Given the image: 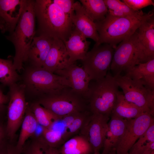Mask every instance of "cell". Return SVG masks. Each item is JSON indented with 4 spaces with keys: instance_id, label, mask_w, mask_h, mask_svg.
I'll return each instance as SVG.
<instances>
[{
    "instance_id": "8fae6325",
    "label": "cell",
    "mask_w": 154,
    "mask_h": 154,
    "mask_svg": "<svg viewBox=\"0 0 154 154\" xmlns=\"http://www.w3.org/2000/svg\"><path fill=\"white\" fill-rule=\"evenodd\" d=\"M153 121V116L147 112L143 113L135 118L128 119L125 133L116 148V154L128 153L136 141Z\"/></svg>"
},
{
    "instance_id": "f546056e",
    "label": "cell",
    "mask_w": 154,
    "mask_h": 154,
    "mask_svg": "<svg viewBox=\"0 0 154 154\" xmlns=\"http://www.w3.org/2000/svg\"><path fill=\"white\" fill-rule=\"evenodd\" d=\"M138 140L129 149V154H142L147 144L154 142V121Z\"/></svg>"
},
{
    "instance_id": "83f0119b",
    "label": "cell",
    "mask_w": 154,
    "mask_h": 154,
    "mask_svg": "<svg viewBox=\"0 0 154 154\" xmlns=\"http://www.w3.org/2000/svg\"><path fill=\"white\" fill-rule=\"evenodd\" d=\"M111 119L108 125L112 134L114 148H116L124 134L127 126L128 119L119 117L111 114Z\"/></svg>"
},
{
    "instance_id": "e0dca14e",
    "label": "cell",
    "mask_w": 154,
    "mask_h": 154,
    "mask_svg": "<svg viewBox=\"0 0 154 154\" xmlns=\"http://www.w3.org/2000/svg\"><path fill=\"white\" fill-rule=\"evenodd\" d=\"M69 58L63 41L54 38L42 68L54 73L68 65Z\"/></svg>"
},
{
    "instance_id": "4dcf8cb0",
    "label": "cell",
    "mask_w": 154,
    "mask_h": 154,
    "mask_svg": "<svg viewBox=\"0 0 154 154\" xmlns=\"http://www.w3.org/2000/svg\"><path fill=\"white\" fill-rule=\"evenodd\" d=\"M108 10L118 9L129 16H137L143 13L142 10L135 11L119 0H104Z\"/></svg>"
},
{
    "instance_id": "4316f807",
    "label": "cell",
    "mask_w": 154,
    "mask_h": 154,
    "mask_svg": "<svg viewBox=\"0 0 154 154\" xmlns=\"http://www.w3.org/2000/svg\"><path fill=\"white\" fill-rule=\"evenodd\" d=\"M20 79L11 59L0 58V82L9 87Z\"/></svg>"
},
{
    "instance_id": "4fadbf2b",
    "label": "cell",
    "mask_w": 154,
    "mask_h": 154,
    "mask_svg": "<svg viewBox=\"0 0 154 154\" xmlns=\"http://www.w3.org/2000/svg\"><path fill=\"white\" fill-rule=\"evenodd\" d=\"M137 53L140 63L154 59L153 15L143 22L136 31Z\"/></svg>"
},
{
    "instance_id": "d6a6232c",
    "label": "cell",
    "mask_w": 154,
    "mask_h": 154,
    "mask_svg": "<svg viewBox=\"0 0 154 154\" xmlns=\"http://www.w3.org/2000/svg\"><path fill=\"white\" fill-rule=\"evenodd\" d=\"M122 1L128 7L135 11H139L149 5H154L152 0H123Z\"/></svg>"
},
{
    "instance_id": "f35d334b",
    "label": "cell",
    "mask_w": 154,
    "mask_h": 154,
    "mask_svg": "<svg viewBox=\"0 0 154 154\" xmlns=\"http://www.w3.org/2000/svg\"><path fill=\"white\" fill-rule=\"evenodd\" d=\"M58 152L57 148L49 147L46 151V154H57Z\"/></svg>"
},
{
    "instance_id": "1f68e13d",
    "label": "cell",
    "mask_w": 154,
    "mask_h": 154,
    "mask_svg": "<svg viewBox=\"0 0 154 154\" xmlns=\"http://www.w3.org/2000/svg\"><path fill=\"white\" fill-rule=\"evenodd\" d=\"M49 147L40 139L32 143L27 148H23L24 154H46Z\"/></svg>"
},
{
    "instance_id": "ffe728a7",
    "label": "cell",
    "mask_w": 154,
    "mask_h": 154,
    "mask_svg": "<svg viewBox=\"0 0 154 154\" xmlns=\"http://www.w3.org/2000/svg\"><path fill=\"white\" fill-rule=\"evenodd\" d=\"M92 114L89 110L77 112L69 115L63 119L62 124L64 127L62 132L64 141L80 132Z\"/></svg>"
},
{
    "instance_id": "d4e9b609",
    "label": "cell",
    "mask_w": 154,
    "mask_h": 154,
    "mask_svg": "<svg viewBox=\"0 0 154 154\" xmlns=\"http://www.w3.org/2000/svg\"><path fill=\"white\" fill-rule=\"evenodd\" d=\"M86 13L95 23L104 19L108 9L104 0H80Z\"/></svg>"
},
{
    "instance_id": "f1b7e54d",
    "label": "cell",
    "mask_w": 154,
    "mask_h": 154,
    "mask_svg": "<svg viewBox=\"0 0 154 154\" xmlns=\"http://www.w3.org/2000/svg\"><path fill=\"white\" fill-rule=\"evenodd\" d=\"M49 147L57 148L65 142L60 131L42 127L40 139Z\"/></svg>"
},
{
    "instance_id": "8992f818",
    "label": "cell",
    "mask_w": 154,
    "mask_h": 154,
    "mask_svg": "<svg viewBox=\"0 0 154 154\" xmlns=\"http://www.w3.org/2000/svg\"><path fill=\"white\" fill-rule=\"evenodd\" d=\"M23 80L25 92L39 98L53 94L64 87H70L65 78L42 68L32 66L27 68L25 72Z\"/></svg>"
},
{
    "instance_id": "5b68a950",
    "label": "cell",
    "mask_w": 154,
    "mask_h": 154,
    "mask_svg": "<svg viewBox=\"0 0 154 154\" xmlns=\"http://www.w3.org/2000/svg\"><path fill=\"white\" fill-rule=\"evenodd\" d=\"M92 81L90 82L87 97L90 111L110 115L119 91L114 77L108 73L102 79Z\"/></svg>"
},
{
    "instance_id": "ab89813d",
    "label": "cell",
    "mask_w": 154,
    "mask_h": 154,
    "mask_svg": "<svg viewBox=\"0 0 154 154\" xmlns=\"http://www.w3.org/2000/svg\"><path fill=\"white\" fill-rule=\"evenodd\" d=\"M3 130L0 126V144L1 143V141L2 139V138L3 137Z\"/></svg>"
},
{
    "instance_id": "d590c367",
    "label": "cell",
    "mask_w": 154,
    "mask_h": 154,
    "mask_svg": "<svg viewBox=\"0 0 154 154\" xmlns=\"http://www.w3.org/2000/svg\"><path fill=\"white\" fill-rule=\"evenodd\" d=\"M108 13L110 15L115 17H122L129 16L118 9L108 10Z\"/></svg>"
},
{
    "instance_id": "ba28073f",
    "label": "cell",
    "mask_w": 154,
    "mask_h": 154,
    "mask_svg": "<svg viewBox=\"0 0 154 154\" xmlns=\"http://www.w3.org/2000/svg\"><path fill=\"white\" fill-rule=\"evenodd\" d=\"M114 49L106 43L94 45L82 60L83 68L91 80L104 78L110 68Z\"/></svg>"
},
{
    "instance_id": "74e56055",
    "label": "cell",
    "mask_w": 154,
    "mask_h": 154,
    "mask_svg": "<svg viewBox=\"0 0 154 154\" xmlns=\"http://www.w3.org/2000/svg\"><path fill=\"white\" fill-rule=\"evenodd\" d=\"M142 154H154V142H150L147 144Z\"/></svg>"
},
{
    "instance_id": "9a60e30c",
    "label": "cell",
    "mask_w": 154,
    "mask_h": 154,
    "mask_svg": "<svg viewBox=\"0 0 154 154\" xmlns=\"http://www.w3.org/2000/svg\"><path fill=\"white\" fill-rule=\"evenodd\" d=\"M54 73L65 78L70 87L87 100L89 84L91 80L82 67H80L74 63L56 71Z\"/></svg>"
},
{
    "instance_id": "3957f363",
    "label": "cell",
    "mask_w": 154,
    "mask_h": 154,
    "mask_svg": "<svg viewBox=\"0 0 154 154\" xmlns=\"http://www.w3.org/2000/svg\"><path fill=\"white\" fill-rule=\"evenodd\" d=\"M35 0H26L20 19L14 31L6 36L14 45L15 54L13 61L14 68L19 72L23 64L28 60L29 48L35 36Z\"/></svg>"
},
{
    "instance_id": "836d02e7",
    "label": "cell",
    "mask_w": 154,
    "mask_h": 154,
    "mask_svg": "<svg viewBox=\"0 0 154 154\" xmlns=\"http://www.w3.org/2000/svg\"><path fill=\"white\" fill-rule=\"evenodd\" d=\"M62 11L70 18L74 12L75 1L73 0H52Z\"/></svg>"
},
{
    "instance_id": "30bf717a",
    "label": "cell",
    "mask_w": 154,
    "mask_h": 154,
    "mask_svg": "<svg viewBox=\"0 0 154 154\" xmlns=\"http://www.w3.org/2000/svg\"><path fill=\"white\" fill-rule=\"evenodd\" d=\"M140 63L137 45V32L123 40L114 50L110 68L114 76L121 74Z\"/></svg>"
},
{
    "instance_id": "2e32d148",
    "label": "cell",
    "mask_w": 154,
    "mask_h": 154,
    "mask_svg": "<svg viewBox=\"0 0 154 154\" xmlns=\"http://www.w3.org/2000/svg\"><path fill=\"white\" fill-rule=\"evenodd\" d=\"M75 29L86 38L97 43L99 35L95 23L88 16L80 1H75L74 12L70 17Z\"/></svg>"
},
{
    "instance_id": "603a6c76",
    "label": "cell",
    "mask_w": 154,
    "mask_h": 154,
    "mask_svg": "<svg viewBox=\"0 0 154 154\" xmlns=\"http://www.w3.org/2000/svg\"><path fill=\"white\" fill-rule=\"evenodd\" d=\"M144 113L133 104L128 102L123 94L119 91L115 105L111 114L127 119L135 118Z\"/></svg>"
},
{
    "instance_id": "8d00e7d4",
    "label": "cell",
    "mask_w": 154,
    "mask_h": 154,
    "mask_svg": "<svg viewBox=\"0 0 154 154\" xmlns=\"http://www.w3.org/2000/svg\"><path fill=\"white\" fill-rule=\"evenodd\" d=\"M9 96L8 95H5L0 88V111L3 108L5 105L9 102Z\"/></svg>"
},
{
    "instance_id": "277c9868",
    "label": "cell",
    "mask_w": 154,
    "mask_h": 154,
    "mask_svg": "<svg viewBox=\"0 0 154 154\" xmlns=\"http://www.w3.org/2000/svg\"><path fill=\"white\" fill-rule=\"evenodd\" d=\"M37 102L60 120L73 113L90 111L87 100L69 86L41 96Z\"/></svg>"
},
{
    "instance_id": "484cf974",
    "label": "cell",
    "mask_w": 154,
    "mask_h": 154,
    "mask_svg": "<svg viewBox=\"0 0 154 154\" xmlns=\"http://www.w3.org/2000/svg\"><path fill=\"white\" fill-rule=\"evenodd\" d=\"M38 123L42 127L51 128L60 119L49 110L37 102L33 104L30 108Z\"/></svg>"
},
{
    "instance_id": "ac0fdd59",
    "label": "cell",
    "mask_w": 154,
    "mask_h": 154,
    "mask_svg": "<svg viewBox=\"0 0 154 154\" xmlns=\"http://www.w3.org/2000/svg\"><path fill=\"white\" fill-rule=\"evenodd\" d=\"M53 39L42 35L34 37L28 54V60L30 62L31 66L42 68Z\"/></svg>"
},
{
    "instance_id": "6da1fadb",
    "label": "cell",
    "mask_w": 154,
    "mask_h": 154,
    "mask_svg": "<svg viewBox=\"0 0 154 154\" xmlns=\"http://www.w3.org/2000/svg\"><path fill=\"white\" fill-rule=\"evenodd\" d=\"M35 11L38 35L67 40L74 29L70 17L52 0H36Z\"/></svg>"
},
{
    "instance_id": "d6986e66",
    "label": "cell",
    "mask_w": 154,
    "mask_h": 154,
    "mask_svg": "<svg viewBox=\"0 0 154 154\" xmlns=\"http://www.w3.org/2000/svg\"><path fill=\"white\" fill-rule=\"evenodd\" d=\"M69 56V64L82 60L88 52L91 42L74 28L68 39L63 42Z\"/></svg>"
},
{
    "instance_id": "60d3db41",
    "label": "cell",
    "mask_w": 154,
    "mask_h": 154,
    "mask_svg": "<svg viewBox=\"0 0 154 154\" xmlns=\"http://www.w3.org/2000/svg\"><path fill=\"white\" fill-rule=\"evenodd\" d=\"M104 154H116V153L115 151H113Z\"/></svg>"
},
{
    "instance_id": "52a82bcc",
    "label": "cell",
    "mask_w": 154,
    "mask_h": 154,
    "mask_svg": "<svg viewBox=\"0 0 154 154\" xmlns=\"http://www.w3.org/2000/svg\"><path fill=\"white\" fill-rule=\"evenodd\" d=\"M125 99L144 112L154 115V90L139 81L125 75L114 76Z\"/></svg>"
},
{
    "instance_id": "7c38bea8",
    "label": "cell",
    "mask_w": 154,
    "mask_h": 154,
    "mask_svg": "<svg viewBox=\"0 0 154 154\" xmlns=\"http://www.w3.org/2000/svg\"><path fill=\"white\" fill-rule=\"evenodd\" d=\"M110 116L92 114L80 132L89 142L94 154H100Z\"/></svg>"
},
{
    "instance_id": "7402d4cb",
    "label": "cell",
    "mask_w": 154,
    "mask_h": 154,
    "mask_svg": "<svg viewBox=\"0 0 154 154\" xmlns=\"http://www.w3.org/2000/svg\"><path fill=\"white\" fill-rule=\"evenodd\" d=\"M58 150L60 154H91L93 153L89 142L81 134L66 140Z\"/></svg>"
},
{
    "instance_id": "5bb4252c",
    "label": "cell",
    "mask_w": 154,
    "mask_h": 154,
    "mask_svg": "<svg viewBox=\"0 0 154 154\" xmlns=\"http://www.w3.org/2000/svg\"><path fill=\"white\" fill-rule=\"evenodd\" d=\"M26 0H0V30L12 33L22 13Z\"/></svg>"
},
{
    "instance_id": "44dd1931",
    "label": "cell",
    "mask_w": 154,
    "mask_h": 154,
    "mask_svg": "<svg viewBox=\"0 0 154 154\" xmlns=\"http://www.w3.org/2000/svg\"><path fill=\"white\" fill-rule=\"evenodd\" d=\"M125 75L154 90V59L134 66L127 70Z\"/></svg>"
},
{
    "instance_id": "7a4b0ae2",
    "label": "cell",
    "mask_w": 154,
    "mask_h": 154,
    "mask_svg": "<svg viewBox=\"0 0 154 154\" xmlns=\"http://www.w3.org/2000/svg\"><path fill=\"white\" fill-rule=\"evenodd\" d=\"M153 14V11H150L137 16L118 17L108 13L104 19L95 22L99 37L98 42L95 45L106 43L115 49L118 44L133 35Z\"/></svg>"
},
{
    "instance_id": "cb8c5ba5",
    "label": "cell",
    "mask_w": 154,
    "mask_h": 154,
    "mask_svg": "<svg viewBox=\"0 0 154 154\" xmlns=\"http://www.w3.org/2000/svg\"><path fill=\"white\" fill-rule=\"evenodd\" d=\"M38 123L30 107L27 106L25 115L21 123L20 133L16 147L23 150L26 141L33 135L36 131Z\"/></svg>"
},
{
    "instance_id": "b9f144b4",
    "label": "cell",
    "mask_w": 154,
    "mask_h": 154,
    "mask_svg": "<svg viewBox=\"0 0 154 154\" xmlns=\"http://www.w3.org/2000/svg\"><path fill=\"white\" fill-rule=\"evenodd\" d=\"M126 154H129V153H127Z\"/></svg>"
},
{
    "instance_id": "e575fe53",
    "label": "cell",
    "mask_w": 154,
    "mask_h": 154,
    "mask_svg": "<svg viewBox=\"0 0 154 154\" xmlns=\"http://www.w3.org/2000/svg\"><path fill=\"white\" fill-rule=\"evenodd\" d=\"M0 154H24L23 150L18 149L16 146L0 145Z\"/></svg>"
},
{
    "instance_id": "9c48e42d",
    "label": "cell",
    "mask_w": 154,
    "mask_h": 154,
    "mask_svg": "<svg viewBox=\"0 0 154 154\" xmlns=\"http://www.w3.org/2000/svg\"><path fill=\"white\" fill-rule=\"evenodd\" d=\"M9 87L7 131L9 136L12 139L21 124L27 105L25 86L23 83L17 82Z\"/></svg>"
}]
</instances>
